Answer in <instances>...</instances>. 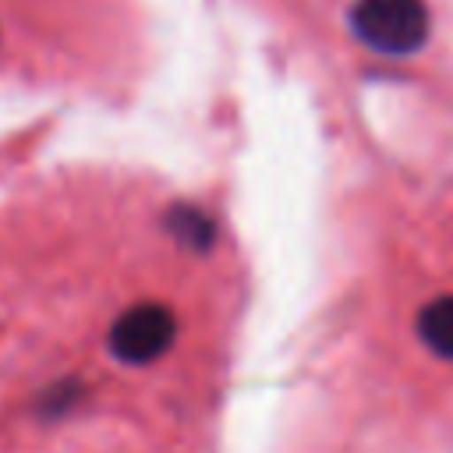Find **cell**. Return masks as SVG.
<instances>
[{
  "mask_svg": "<svg viewBox=\"0 0 453 453\" xmlns=\"http://www.w3.org/2000/svg\"><path fill=\"white\" fill-rule=\"evenodd\" d=\"M177 336V319L159 301H142L120 311L110 326V354L124 365H152L159 361Z\"/></svg>",
  "mask_w": 453,
  "mask_h": 453,
  "instance_id": "7a4b0ae2",
  "label": "cell"
},
{
  "mask_svg": "<svg viewBox=\"0 0 453 453\" xmlns=\"http://www.w3.org/2000/svg\"><path fill=\"white\" fill-rule=\"evenodd\" d=\"M166 230H170L184 248H191V251H205V248L212 244V237H216L212 219H209L202 209H195V205H173V209L166 212Z\"/></svg>",
  "mask_w": 453,
  "mask_h": 453,
  "instance_id": "277c9868",
  "label": "cell"
},
{
  "mask_svg": "<svg viewBox=\"0 0 453 453\" xmlns=\"http://www.w3.org/2000/svg\"><path fill=\"white\" fill-rule=\"evenodd\" d=\"M350 28L368 50L411 53L428 35V7L421 0H357Z\"/></svg>",
  "mask_w": 453,
  "mask_h": 453,
  "instance_id": "6da1fadb",
  "label": "cell"
},
{
  "mask_svg": "<svg viewBox=\"0 0 453 453\" xmlns=\"http://www.w3.org/2000/svg\"><path fill=\"white\" fill-rule=\"evenodd\" d=\"M414 333L428 354L453 365V290L421 304V311L414 319Z\"/></svg>",
  "mask_w": 453,
  "mask_h": 453,
  "instance_id": "3957f363",
  "label": "cell"
}]
</instances>
